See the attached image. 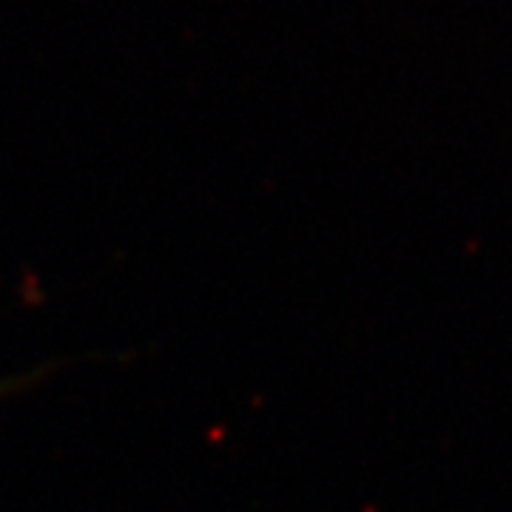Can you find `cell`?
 I'll return each mask as SVG.
<instances>
[{"instance_id": "cell-1", "label": "cell", "mask_w": 512, "mask_h": 512, "mask_svg": "<svg viewBox=\"0 0 512 512\" xmlns=\"http://www.w3.org/2000/svg\"><path fill=\"white\" fill-rule=\"evenodd\" d=\"M29 382H32V376H23V379H0V396H6V393H15V390L26 387Z\"/></svg>"}]
</instances>
